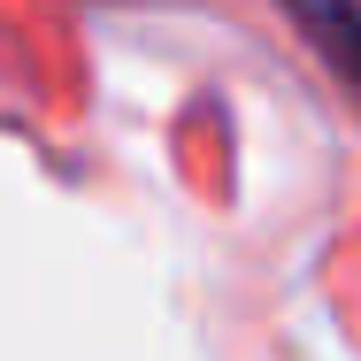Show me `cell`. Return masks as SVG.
Segmentation results:
<instances>
[{"instance_id": "1", "label": "cell", "mask_w": 361, "mask_h": 361, "mask_svg": "<svg viewBox=\"0 0 361 361\" xmlns=\"http://www.w3.org/2000/svg\"><path fill=\"white\" fill-rule=\"evenodd\" d=\"M285 8H292V23L331 54V70L361 92V8L354 0H285Z\"/></svg>"}]
</instances>
